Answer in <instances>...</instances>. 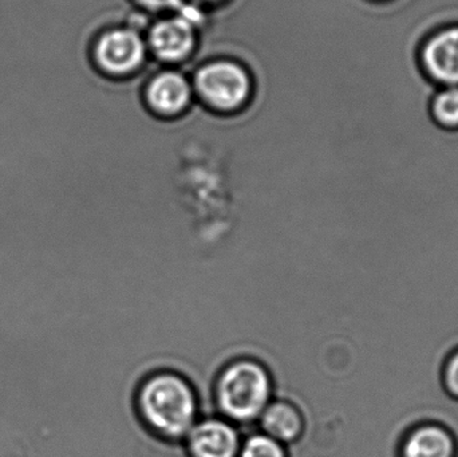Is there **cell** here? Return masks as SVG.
<instances>
[{
    "instance_id": "52a82bcc",
    "label": "cell",
    "mask_w": 458,
    "mask_h": 457,
    "mask_svg": "<svg viewBox=\"0 0 458 457\" xmlns=\"http://www.w3.org/2000/svg\"><path fill=\"white\" fill-rule=\"evenodd\" d=\"M195 26L182 16L155 24L149 35L150 47L164 61H180L195 47Z\"/></svg>"
},
{
    "instance_id": "7c38bea8",
    "label": "cell",
    "mask_w": 458,
    "mask_h": 457,
    "mask_svg": "<svg viewBox=\"0 0 458 457\" xmlns=\"http://www.w3.org/2000/svg\"><path fill=\"white\" fill-rule=\"evenodd\" d=\"M237 457H288L284 444L266 434H256L248 437L240 447Z\"/></svg>"
},
{
    "instance_id": "7a4b0ae2",
    "label": "cell",
    "mask_w": 458,
    "mask_h": 457,
    "mask_svg": "<svg viewBox=\"0 0 458 457\" xmlns=\"http://www.w3.org/2000/svg\"><path fill=\"white\" fill-rule=\"evenodd\" d=\"M272 381L268 370L250 359L232 361L217 376L215 399L229 420L250 423L260 418L271 402Z\"/></svg>"
},
{
    "instance_id": "4fadbf2b",
    "label": "cell",
    "mask_w": 458,
    "mask_h": 457,
    "mask_svg": "<svg viewBox=\"0 0 458 457\" xmlns=\"http://www.w3.org/2000/svg\"><path fill=\"white\" fill-rule=\"evenodd\" d=\"M446 384L449 389L458 396V353L449 362L446 369Z\"/></svg>"
},
{
    "instance_id": "5b68a950",
    "label": "cell",
    "mask_w": 458,
    "mask_h": 457,
    "mask_svg": "<svg viewBox=\"0 0 458 457\" xmlns=\"http://www.w3.org/2000/svg\"><path fill=\"white\" fill-rule=\"evenodd\" d=\"M184 440L190 457H237L242 447L236 428L222 419L196 423Z\"/></svg>"
},
{
    "instance_id": "3957f363",
    "label": "cell",
    "mask_w": 458,
    "mask_h": 457,
    "mask_svg": "<svg viewBox=\"0 0 458 457\" xmlns=\"http://www.w3.org/2000/svg\"><path fill=\"white\" fill-rule=\"evenodd\" d=\"M196 88L212 106L234 109L248 98L250 82L247 72L239 64L215 62L198 72Z\"/></svg>"
},
{
    "instance_id": "8fae6325",
    "label": "cell",
    "mask_w": 458,
    "mask_h": 457,
    "mask_svg": "<svg viewBox=\"0 0 458 457\" xmlns=\"http://www.w3.org/2000/svg\"><path fill=\"white\" fill-rule=\"evenodd\" d=\"M433 117L445 128L458 126V86H446L432 104Z\"/></svg>"
},
{
    "instance_id": "9c48e42d",
    "label": "cell",
    "mask_w": 458,
    "mask_h": 457,
    "mask_svg": "<svg viewBox=\"0 0 458 457\" xmlns=\"http://www.w3.org/2000/svg\"><path fill=\"white\" fill-rule=\"evenodd\" d=\"M263 434L285 444L301 436L303 418L295 405L287 402H269L260 415Z\"/></svg>"
},
{
    "instance_id": "6da1fadb",
    "label": "cell",
    "mask_w": 458,
    "mask_h": 457,
    "mask_svg": "<svg viewBox=\"0 0 458 457\" xmlns=\"http://www.w3.org/2000/svg\"><path fill=\"white\" fill-rule=\"evenodd\" d=\"M142 423L163 440H184L198 423L199 404L193 386L174 372L153 373L137 394Z\"/></svg>"
},
{
    "instance_id": "277c9868",
    "label": "cell",
    "mask_w": 458,
    "mask_h": 457,
    "mask_svg": "<svg viewBox=\"0 0 458 457\" xmlns=\"http://www.w3.org/2000/svg\"><path fill=\"white\" fill-rule=\"evenodd\" d=\"M98 66L110 74H126L141 64L145 43L133 30L117 29L99 38L94 48Z\"/></svg>"
},
{
    "instance_id": "ba28073f",
    "label": "cell",
    "mask_w": 458,
    "mask_h": 457,
    "mask_svg": "<svg viewBox=\"0 0 458 457\" xmlns=\"http://www.w3.org/2000/svg\"><path fill=\"white\" fill-rule=\"evenodd\" d=\"M192 97V89L184 75L168 72L158 75L150 83L148 99L153 109L164 114L182 112Z\"/></svg>"
},
{
    "instance_id": "8992f818",
    "label": "cell",
    "mask_w": 458,
    "mask_h": 457,
    "mask_svg": "<svg viewBox=\"0 0 458 457\" xmlns=\"http://www.w3.org/2000/svg\"><path fill=\"white\" fill-rule=\"evenodd\" d=\"M422 62L436 80L458 86V26L433 35L424 46Z\"/></svg>"
},
{
    "instance_id": "5bb4252c",
    "label": "cell",
    "mask_w": 458,
    "mask_h": 457,
    "mask_svg": "<svg viewBox=\"0 0 458 457\" xmlns=\"http://www.w3.org/2000/svg\"><path fill=\"white\" fill-rule=\"evenodd\" d=\"M147 7L164 10V8H176L182 4V0H140Z\"/></svg>"
},
{
    "instance_id": "30bf717a",
    "label": "cell",
    "mask_w": 458,
    "mask_h": 457,
    "mask_svg": "<svg viewBox=\"0 0 458 457\" xmlns=\"http://www.w3.org/2000/svg\"><path fill=\"white\" fill-rule=\"evenodd\" d=\"M454 437L440 427H422L403 443L401 457H454Z\"/></svg>"
}]
</instances>
